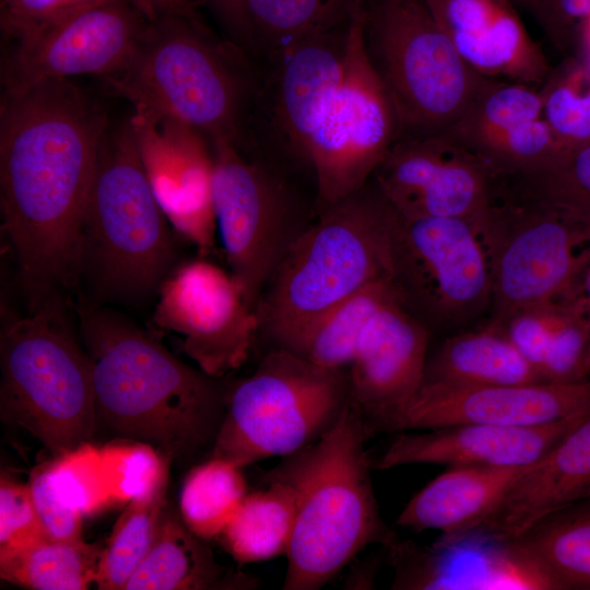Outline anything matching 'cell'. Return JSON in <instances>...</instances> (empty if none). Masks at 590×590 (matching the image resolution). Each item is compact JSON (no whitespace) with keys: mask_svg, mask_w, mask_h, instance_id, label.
<instances>
[{"mask_svg":"<svg viewBox=\"0 0 590 590\" xmlns=\"http://www.w3.org/2000/svg\"><path fill=\"white\" fill-rule=\"evenodd\" d=\"M106 110L70 79L2 93L1 229L28 309L82 274V228Z\"/></svg>","mask_w":590,"mask_h":590,"instance_id":"cell-1","label":"cell"},{"mask_svg":"<svg viewBox=\"0 0 590 590\" xmlns=\"http://www.w3.org/2000/svg\"><path fill=\"white\" fill-rule=\"evenodd\" d=\"M98 426L149 444L172 461L213 446L228 390L194 369L123 317L79 306Z\"/></svg>","mask_w":590,"mask_h":590,"instance_id":"cell-2","label":"cell"},{"mask_svg":"<svg viewBox=\"0 0 590 590\" xmlns=\"http://www.w3.org/2000/svg\"><path fill=\"white\" fill-rule=\"evenodd\" d=\"M366 437L351 400L330 430L268 471L266 477L293 488L296 502L283 589H320L365 547L392 535L379 515Z\"/></svg>","mask_w":590,"mask_h":590,"instance_id":"cell-3","label":"cell"},{"mask_svg":"<svg viewBox=\"0 0 590 590\" xmlns=\"http://www.w3.org/2000/svg\"><path fill=\"white\" fill-rule=\"evenodd\" d=\"M249 57L237 44L217 39L202 20L163 13L150 20L126 66L102 80L135 113L240 149L258 72Z\"/></svg>","mask_w":590,"mask_h":590,"instance_id":"cell-4","label":"cell"},{"mask_svg":"<svg viewBox=\"0 0 590 590\" xmlns=\"http://www.w3.org/2000/svg\"><path fill=\"white\" fill-rule=\"evenodd\" d=\"M393 214L373 177L323 206L268 281L256 306L260 329L290 350L328 310L378 280H394Z\"/></svg>","mask_w":590,"mask_h":590,"instance_id":"cell-5","label":"cell"},{"mask_svg":"<svg viewBox=\"0 0 590 590\" xmlns=\"http://www.w3.org/2000/svg\"><path fill=\"white\" fill-rule=\"evenodd\" d=\"M0 413L52 458L90 442L97 428L92 369L67 321L61 296L20 316L3 311Z\"/></svg>","mask_w":590,"mask_h":590,"instance_id":"cell-6","label":"cell"},{"mask_svg":"<svg viewBox=\"0 0 590 590\" xmlns=\"http://www.w3.org/2000/svg\"><path fill=\"white\" fill-rule=\"evenodd\" d=\"M169 222L143 168L128 118L103 139L82 228V273L105 290L144 295L160 286L174 257Z\"/></svg>","mask_w":590,"mask_h":590,"instance_id":"cell-7","label":"cell"},{"mask_svg":"<svg viewBox=\"0 0 590 590\" xmlns=\"http://www.w3.org/2000/svg\"><path fill=\"white\" fill-rule=\"evenodd\" d=\"M350 401L349 369L278 347L228 390L211 457L245 468L292 455L330 430Z\"/></svg>","mask_w":590,"mask_h":590,"instance_id":"cell-8","label":"cell"},{"mask_svg":"<svg viewBox=\"0 0 590 590\" xmlns=\"http://www.w3.org/2000/svg\"><path fill=\"white\" fill-rule=\"evenodd\" d=\"M366 45L396 108L400 137L448 131L495 81L460 56L424 0H374Z\"/></svg>","mask_w":590,"mask_h":590,"instance_id":"cell-9","label":"cell"},{"mask_svg":"<svg viewBox=\"0 0 590 590\" xmlns=\"http://www.w3.org/2000/svg\"><path fill=\"white\" fill-rule=\"evenodd\" d=\"M492 281V318L564 296L590 256V223L524 197L500 179L475 220Z\"/></svg>","mask_w":590,"mask_h":590,"instance_id":"cell-10","label":"cell"},{"mask_svg":"<svg viewBox=\"0 0 590 590\" xmlns=\"http://www.w3.org/2000/svg\"><path fill=\"white\" fill-rule=\"evenodd\" d=\"M367 5L351 13L340 83L310 145V169L323 206L363 187L400 137L388 90L366 45Z\"/></svg>","mask_w":590,"mask_h":590,"instance_id":"cell-11","label":"cell"},{"mask_svg":"<svg viewBox=\"0 0 590 590\" xmlns=\"http://www.w3.org/2000/svg\"><path fill=\"white\" fill-rule=\"evenodd\" d=\"M347 26L259 58L240 148L246 155L269 168L281 158L311 172L310 145L342 76Z\"/></svg>","mask_w":590,"mask_h":590,"instance_id":"cell-12","label":"cell"},{"mask_svg":"<svg viewBox=\"0 0 590 590\" xmlns=\"http://www.w3.org/2000/svg\"><path fill=\"white\" fill-rule=\"evenodd\" d=\"M391 238L394 282L417 318L458 327L492 307L489 266L472 221L405 219L394 210Z\"/></svg>","mask_w":590,"mask_h":590,"instance_id":"cell-13","label":"cell"},{"mask_svg":"<svg viewBox=\"0 0 590 590\" xmlns=\"http://www.w3.org/2000/svg\"><path fill=\"white\" fill-rule=\"evenodd\" d=\"M210 145L216 228L231 273L256 308L288 245L290 194L276 172L235 143L216 139Z\"/></svg>","mask_w":590,"mask_h":590,"instance_id":"cell-14","label":"cell"},{"mask_svg":"<svg viewBox=\"0 0 590 590\" xmlns=\"http://www.w3.org/2000/svg\"><path fill=\"white\" fill-rule=\"evenodd\" d=\"M153 324L182 337L199 369L222 378L248 358L260 323L232 273L205 260L185 262L160 284Z\"/></svg>","mask_w":590,"mask_h":590,"instance_id":"cell-15","label":"cell"},{"mask_svg":"<svg viewBox=\"0 0 590 590\" xmlns=\"http://www.w3.org/2000/svg\"><path fill=\"white\" fill-rule=\"evenodd\" d=\"M497 177L481 155L446 132L399 137L373 175L402 217L472 222L488 205Z\"/></svg>","mask_w":590,"mask_h":590,"instance_id":"cell-16","label":"cell"},{"mask_svg":"<svg viewBox=\"0 0 590 590\" xmlns=\"http://www.w3.org/2000/svg\"><path fill=\"white\" fill-rule=\"evenodd\" d=\"M151 19L137 0H118L35 38L9 44L1 63L3 92L76 75L114 74L126 66Z\"/></svg>","mask_w":590,"mask_h":590,"instance_id":"cell-17","label":"cell"},{"mask_svg":"<svg viewBox=\"0 0 590 590\" xmlns=\"http://www.w3.org/2000/svg\"><path fill=\"white\" fill-rule=\"evenodd\" d=\"M590 412V379L512 386L422 381L401 406L365 423L375 430H424L458 424L535 426Z\"/></svg>","mask_w":590,"mask_h":590,"instance_id":"cell-18","label":"cell"},{"mask_svg":"<svg viewBox=\"0 0 590 590\" xmlns=\"http://www.w3.org/2000/svg\"><path fill=\"white\" fill-rule=\"evenodd\" d=\"M130 121L143 168L167 221L200 256L210 255L217 228L209 140L167 118L134 111Z\"/></svg>","mask_w":590,"mask_h":590,"instance_id":"cell-19","label":"cell"},{"mask_svg":"<svg viewBox=\"0 0 590 590\" xmlns=\"http://www.w3.org/2000/svg\"><path fill=\"white\" fill-rule=\"evenodd\" d=\"M428 330L402 296L382 305L365 327L349 366L351 400L371 422L405 403L426 366Z\"/></svg>","mask_w":590,"mask_h":590,"instance_id":"cell-20","label":"cell"},{"mask_svg":"<svg viewBox=\"0 0 590 590\" xmlns=\"http://www.w3.org/2000/svg\"><path fill=\"white\" fill-rule=\"evenodd\" d=\"M590 412L535 426L458 424L402 433L371 462L388 470L413 463L453 467H517L539 462Z\"/></svg>","mask_w":590,"mask_h":590,"instance_id":"cell-21","label":"cell"},{"mask_svg":"<svg viewBox=\"0 0 590 590\" xmlns=\"http://www.w3.org/2000/svg\"><path fill=\"white\" fill-rule=\"evenodd\" d=\"M460 56L488 79L535 86L550 73L546 58L509 0H424Z\"/></svg>","mask_w":590,"mask_h":590,"instance_id":"cell-22","label":"cell"},{"mask_svg":"<svg viewBox=\"0 0 590 590\" xmlns=\"http://www.w3.org/2000/svg\"><path fill=\"white\" fill-rule=\"evenodd\" d=\"M587 499H590V415L520 476L489 516L463 534L493 542L507 541L545 516Z\"/></svg>","mask_w":590,"mask_h":590,"instance_id":"cell-23","label":"cell"},{"mask_svg":"<svg viewBox=\"0 0 590 590\" xmlns=\"http://www.w3.org/2000/svg\"><path fill=\"white\" fill-rule=\"evenodd\" d=\"M536 463L453 467L412 497L397 524L416 532L435 529L448 536L467 533L489 516L515 482Z\"/></svg>","mask_w":590,"mask_h":590,"instance_id":"cell-24","label":"cell"},{"mask_svg":"<svg viewBox=\"0 0 590 590\" xmlns=\"http://www.w3.org/2000/svg\"><path fill=\"white\" fill-rule=\"evenodd\" d=\"M257 580L217 563L206 540L194 534L167 502L145 557L125 590L252 589Z\"/></svg>","mask_w":590,"mask_h":590,"instance_id":"cell-25","label":"cell"},{"mask_svg":"<svg viewBox=\"0 0 590 590\" xmlns=\"http://www.w3.org/2000/svg\"><path fill=\"white\" fill-rule=\"evenodd\" d=\"M422 381L462 386L548 382L521 355L504 328L493 321L449 338L426 362Z\"/></svg>","mask_w":590,"mask_h":590,"instance_id":"cell-26","label":"cell"},{"mask_svg":"<svg viewBox=\"0 0 590 590\" xmlns=\"http://www.w3.org/2000/svg\"><path fill=\"white\" fill-rule=\"evenodd\" d=\"M267 486L247 493L219 535L222 546L239 564L286 555L295 521V494L285 482L266 477Z\"/></svg>","mask_w":590,"mask_h":590,"instance_id":"cell-27","label":"cell"},{"mask_svg":"<svg viewBox=\"0 0 590 590\" xmlns=\"http://www.w3.org/2000/svg\"><path fill=\"white\" fill-rule=\"evenodd\" d=\"M507 541L536 563L558 590L590 589V499L547 515Z\"/></svg>","mask_w":590,"mask_h":590,"instance_id":"cell-28","label":"cell"},{"mask_svg":"<svg viewBox=\"0 0 590 590\" xmlns=\"http://www.w3.org/2000/svg\"><path fill=\"white\" fill-rule=\"evenodd\" d=\"M103 546L43 538L0 553V578L32 590H85L96 583Z\"/></svg>","mask_w":590,"mask_h":590,"instance_id":"cell-29","label":"cell"},{"mask_svg":"<svg viewBox=\"0 0 590 590\" xmlns=\"http://www.w3.org/2000/svg\"><path fill=\"white\" fill-rule=\"evenodd\" d=\"M399 295L393 279L378 280L328 310L287 351L321 367L349 369L370 318Z\"/></svg>","mask_w":590,"mask_h":590,"instance_id":"cell-30","label":"cell"},{"mask_svg":"<svg viewBox=\"0 0 590 590\" xmlns=\"http://www.w3.org/2000/svg\"><path fill=\"white\" fill-rule=\"evenodd\" d=\"M358 0H245L248 54L261 58L299 39L345 26Z\"/></svg>","mask_w":590,"mask_h":590,"instance_id":"cell-31","label":"cell"},{"mask_svg":"<svg viewBox=\"0 0 590 590\" xmlns=\"http://www.w3.org/2000/svg\"><path fill=\"white\" fill-rule=\"evenodd\" d=\"M169 467L170 463L149 493L129 500L117 519L103 546L95 583L97 589L125 590L127 581L149 552L167 504Z\"/></svg>","mask_w":590,"mask_h":590,"instance_id":"cell-32","label":"cell"},{"mask_svg":"<svg viewBox=\"0 0 590 590\" xmlns=\"http://www.w3.org/2000/svg\"><path fill=\"white\" fill-rule=\"evenodd\" d=\"M243 469L211 457L188 472L178 510L186 526L201 539L219 536L247 495Z\"/></svg>","mask_w":590,"mask_h":590,"instance_id":"cell-33","label":"cell"},{"mask_svg":"<svg viewBox=\"0 0 590 590\" xmlns=\"http://www.w3.org/2000/svg\"><path fill=\"white\" fill-rule=\"evenodd\" d=\"M514 191L590 223V142L559 153L547 165L504 176Z\"/></svg>","mask_w":590,"mask_h":590,"instance_id":"cell-34","label":"cell"},{"mask_svg":"<svg viewBox=\"0 0 590 590\" xmlns=\"http://www.w3.org/2000/svg\"><path fill=\"white\" fill-rule=\"evenodd\" d=\"M540 93L558 154L590 142V70L583 62L568 60L550 71Z\"/></svg>","mask_w":590,"mask_h":590,"instance_id":"cell-35","label":"cell"},{"mask_svg":"<svg viewBox=\"0 0 590 590\" xmlns=\"http://www.w3.org/2000/svg\"><path fill=\"white\" fill-rule=\"evenodd\" d=\"M540 118V90L523 83L495 80L446 133L469 146L483 137Z\"/></svg>","mask_w":590,"mask_h":590,"instance_id":"cell-36","label":"cell"},{"mask_svg":"<svg viewBox=\"0 0 590 590\" xmlns=\"http://www.w3.org/2000/svg\"><path fill=\"white\" fill-rule=\"evenodd\" d=\"M467 148L481 155L498 177L539 169L558 154L557 142L543 118L494 132Z\"/></svg>","mask_w":590,"mask_h":590,"instance_id":"cell-37","label":"cell"},{"mask_svg":"<svg viewBox=\"0 0 590 590\" xmlns=\"http://www.w3.org/2000/svg\"><path fill=\"white\" fill-rule=\"evenodd\" d=\"M52 479L59 496L88 516L114 503L101 449L90 442L52 458Z\"/></svg>","mask_w":590,"mask_h":590,"instance_id":"cell-38","label":"cell"},{"mask_svg":"<svg viewBox=\"0 0 590 590\" xmlns=\"http://www.w3.org/2000/svg\"><path fill=\"white\" fill-rule=\"evenodd\" d=\"M101 455L114 502H129L149 493L172 462L153 446L134 440L107 445Z\"/></svg>","mask_w":590,"mask_h":590,"instance_id":"cell-39","label":"cell"},{"mask_svg":"<svg viewBox=\"0 0 590 590\" xmlns=\"http://www.w3.org/2000/svg\"><path fill=\"white\" fill-rule=\"evenodd\" d=\"M114 1L118 0H0L1 32L9 44L28 40Z\"/></svg>","mask_w":590,"mask_h":590,"instance_id":"cell-40","label":"cell"},{"mask_svg":"<svg viewBox=\"0 0 590 590\" xmlns=\"http://www.w3.org/2000/svg\"><path fill=\"white\" fill-rule=\"evenodd\" d=\"M47 538L39 522L27 483L4 472L0 477V553Z\"/></svg>","mask_w":590,"mask_h":590,"instance_id":"cell-41","label":"cell"},{"mask_svg":"<svg viewBox=\"0 0 590 590\" xmlns=\"http://www.w3.org/2000/svg\"><path fill=\"white\" fill-rule=\"evenodd\" d=\"M27 484L47 538L63 541L83 539L84 516L59 496L52 479V459L37 464L31 471Z\"/></svg>","mask_w":590,"mask_h":590,"instance_id":"cell-42","label":"cell"},{"mask_svg":"<svg viewBox=\"0 0 590 590\" xmlns=\"http://www.w3.org/2000/svg\"><path fill=\"white\" fill-rule=\"evenodd\" d=\"M552 42L563 51L577 47L590 19V0H539L532 11Z\"/></svg>","mask_w":590,"mask_h":590,"instance_id":"cell-43","label":"cell"},{"mask_svg":"<svg viewBox=\"0 0 590 590\" xmlns=\"http://www.w3.org/2000/svg\"><path fill=\"white\" fill-rule=\"evenodd\" d=\"M199 3L206 5L215 14L232 35L234 43L247 51L248 23L245 0H198Z\"/></svg>","mask_w":590,"mask_h":590,"instance_id":"cell-44","label":"cell"},{"mask_svg":"<svg viewBox=\"0 0 590 590\" xmlns=\"http://www.w3.org/2000/svg\"><path fill=\"white\" fill-rule=\"evenodd\" d=\"M140 2L151 17L163 13H176L201 20L198 2L194 0H140Z\"/></svg>","mask_w":590,"mask_h":590,"instance_id":"cell-45","label":"cell"},{"mask_svg":"<svg viewBox=\"0 0 590 590\" xmlns=\"http://www.w3.org/2000/svg\"><path fill=\"white\" fill-rule=\"evenodd\" d=\"M577 48H580L583 54V63L590 70V19L583 24L579 38Z\"/></svg>","mask_w":590,"mask_h":590,"instance_id":"cell-46","label":"cell"},{"mask_svg":"<svg viewBox=\"0 0 590 590\" xmlns=\"http://www.w3.org/2000/svg\"><path fill=\"white\" fill-rule=\"evenodd\" d=\"M514 4H521L526 8L530 9L531 11L534 10L535 5L538 4L539 0H509Z\"/></svg>","mask_w":590,"mask_h":590,"instance_id":"cell-47","label":"cell"},{"mask_svg":"<svg viewBox=\"0 0 590 590\" xmlns=\"http://www.w3.org/2000/svg\"><path fill=\"white\" fill-rule=\"evenodd\" d=\"M587 316H588L589 321H590V311L587 312ZM586 378L590 379V350H589V355H588V359H587V364H586Z\"/></svg>","mask_w":590,"mask_h":590,"instance_id":"cell-48","label":"cell"}]
</instances>
